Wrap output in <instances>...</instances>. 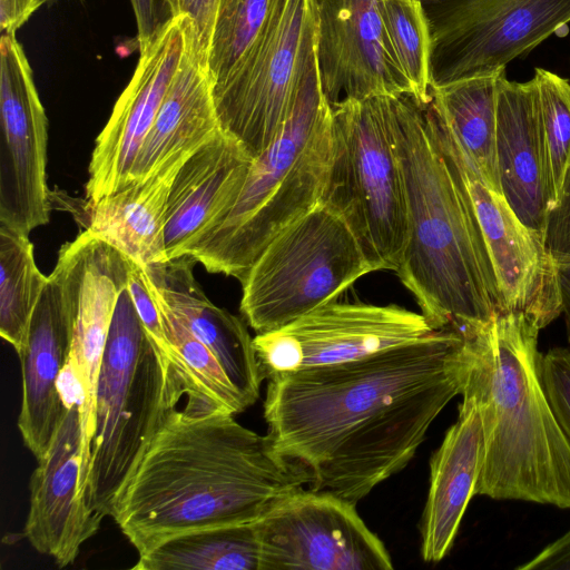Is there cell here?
Here are the masks:
<instances>
[{
	"label": "cell",
	"instance_id": "6da1fadb",
	"mask_svg": "<svg viewBox=\"0 0 570 570\" xmlns=\"http://www.w3.org/2000/svg\"><path fill=\"white\" fill-rule=\"evenodd\" d=\"M472 360V336L446 328L362 360L274 374L267 435L311 490L356 504L407 465L462 394Z\"/></svg>",
	"mask_w": 570,
	"mask_h": 570
},
{
	"label": "cell",
	"instance_id": "7a4b0ae2",
	"mask_svg": "<svg viewBox=\"0 0 570 570\" xmlns=\"http://www.w3.org/2000/svg\"><path fill=\"white\" fill-rule=\"evenodd\" d=\"M305 484L267 434L233 413L173 406L111 517L142 554L185 532L256 522Z\"/></svg>",
	"mask_w": 570,
	"mask_h": 570
},
{
	"label": "cell",
	"instance_id": "3957f363",
	"mask_svg": "<svg viewBox=\"0 0 570 570\" xmlns=\"http://www.w3.org/2000/svg\"><path fill=\"white\" fill-rule=\"evenodd\" d=\"M425 104L411 94L391 98L409 216L395 274L434 331L468 337L499 311L500 293L472 204L430 129Z\"/></svg>",
	"mask_w": 570,
	"mask_h": 570
},
{
	"label": "cell",
	"instance_id": "277c9868",
	"mask_svg": "<svg viewBox=\"0 0 570 570\" xmlns=\"http://www.w3.org/2000/svg\"><path fill=\"white\" fill-rule=\"evenodd\" d=\"M539 332L525 313L499 311L472 337L463 391L478 403L484 445L474 494L570 509V441L540 381Z\"/></svg>",
	"mask_w": 570,
	"mask_h": 570
},
{
	"label": "cell",
	"instance_id": "5b68a950",
	"mask_svg": "<svg viewBox=\"0 0 570 570\" xmlns=\"http://www.w3.org/2000/svg\"><path fill=\"white\" fill-rule=\"evenodd\" d=\"M332 154V107L315 56L284 126L253 160L234 206L187 255L209 273L242 282L274 238L322 203Z\"/></svg>",
	"mask_w": 570,
	"mask_h": 570
},
{
	"label": "cell",
	"instance_id": "8992f818",
	"mask_svg": "<svg viewBox=\"0 0 570 570\" xmlns=\"http://www.w3.org/2000/svg\"><path fill=\"white\" fill-rule=\"evenodd\" d=\"M183 392L146 332L126 287L105 345L96 394V429L85 489L102 519L134 475L168 410Z\"/></svg>",
	"mask_w": 570,
	"mask_h": 570
},
{
	"label": "cell",
	"instance_id": "52a82bcc",
	"mask_svg": "<svg viewBox=\"0 0 570 570\" xmlns=\"http://www.w3.org/2000/svg\"><path fill=\"white\" fill-rule=\"evenodd\" d=\"M391 98L332 106L333 154L322 204L345 219L375 272L395 273L409 240V216Z\"/></svg>",
	"mask_w": 570,
	"mask_h": 570
},
{
	"label": "cell",
	"instance_id": "ba28073f",
	"mask_svg": "<svg viewBox=\"0 0 570 570\" xmlns=\"http://www.w3.org/2000/svg\"><path fill=\"white\" fill-rule=\"evenodd\" d=\"M372 272L348 224L321 203L257 257L240 282V313L257 334L276 331L335 301Z\"/></svg>",
	"mask_w": 570,
	"mask_h": 570
},
{
	"label": "cell",
	"instance_id": "9c48e42d",
	"mask_svg": "<svg viewBox=\"0 0 570 570\" xmlns=\"http://www.w3.org/2000/svg\"><path fill=\"white\" fill-rule=\"evenodd\" d=\"M316 56L312 0H277L245 57L213 88L218 124L253 158H258L284 126Z\"/></svg>",
	"mask_w": 570,
	"mask_h": 570
},
{
	"label": "cell",
	"instance_id": "30bf717a",
	"mask_svg": "<svg viewBox=\"0 0 570 570\" xmlns=\"http://www.w3.org/2000/svg\"><path fill=\"white\" fill-rule=\"evenodd\" d=\"M430 87L494 75L570 22V0H421Z\"/></svg>",
	"mask_w": 570,
	"mask_h": 570
},
{
	"label": "cell",
	"instance_id": "8fae6325",
	"mask_svg": "<svg viewBox=\"0 0 570 570\" xmlns=\"http://www.w3.org/2000/svg\"><path fill=\"white\" fill-rule=\"evenodd\" d=\"M425 112L444 158L468 193L482 230L498 282L499 311L523 312L540 330L544 328L562 314L557 263L544 236L524 226L504 197L489 186L432 97Z\"/></svg>",
	"mask_w": 570,
	"mask_h": 570
},
{
	"label": "cell",
	"instance_id": "7c38bea8",
	"mask_svg": "<svg viewBox=\"0 0 570 570\" xmlns=\"http://www.w3.org/2000/svg\"><path fill=\"white\" fill-rule=\"evenodd\" d=\"M434 330L421 313L401 306L330 302L276 331L256 334L265 379L338 365L419 341Z\"/></svg>",
	"mask_w": 570,
	"mask_h": 570
},
{
	"label": "cell",
	"instance_id": "4fadbf2b",
	"mask_svg": "<svg viewBox=\"0 0 570 570\" xmlns=\"http://www.w3.org/2000/svg\"><path fill=\"white\" fill-rule=\"evenodd\" d=\"M259 570H391V557L355 510L330 491L297 490L256 521Z\"/></svg>",
	"mask_w": 570,
	"mask_h": 570
},
{
	"label": "cell",
	"instance_id": "5bb4252c",
	"mask_svg": "<svg viewBox=\"0 0 570 570\" xmlns=\"http://www.w3.org/2000/svg\"><path fill=\"white\" fill-rule=\"evenodd\" d=\"M132 262L104 239L85 229L63 244L50 278L59 288L71 331L72 355L80 368L86 405L80 413L82 452L87 468L96 429V394L105 345L118 298L128 285Z\"/></svg>",
	"mask_w": 570,
	"mask_h": 570
},
{
	"label": "cell",
	"instance_id": "9a60e30c",
	"mask_svg": "<svg viewBox=\"0 0 570 570\" xmlns=\"http://www.w3.org/2000/svg\"><path fill=\"white\" fill-rule=\"evenodd\" d=\"M48 120L14 35L0 42V224L28 234L50 216Z\"/></svg>",
	"mask_w": 570,
	"mask_h": 570
},
{
	"label": "cell",
	"instance_id": "2e32d148",
	"mask_svg": "<svg viewBox=\"0 0 570 570\" xmlns=\"http://www.w3.org/2000/svg\"><path fill=\"white\" fill-rule=\"evenodd\" d=\"M312 3L320 81L331 107L373 96H415L389 40L382 0H312Z\"/></svg>",
	"mask_w": 570,
	"mask_h": 570
},
{
	"label": "cell",
	"instance_id": "e0dca14e",
	"mask_svg": "<svg viewBox=\"0 0 570 570\" xmlns=\"http://www.w3.org/2000/svg\"><path fill=\"white\" fill-rule=\"evenodd\" d=\"M191 30L188 17H175L139 49L134 76L96 139L85 185L86 202H97L126 186L177 72Z\"/></svg>",
	"mask_w": 570,
	"mask_h": 570
},
{
	"label": "cell",
	"instance_id": "ac0fdd59",
	"mask_svg": "<svg viewBox=\"0 0 570 570\" xmlns=\"http://www.w3.org/2000/svg\"><path fill=\"white\" fill-rule=\"evenodd\" d=\"M82 435L79 407L67 410L30 482L23 535L59 568L72 563L102 518L80 498Z\"/></svg>",
	"mask_w": 570,
	"mask_h": 570
},
{
	"label": "cell",
	"instance_id": "d6986e66",
	"mask_svg": "<svg viewBox=\"0 0 570 570\" xmlns=\"http://www.w3.org/2000/svg\"><path fill=\"white\" fill-rule=\"evenodd\" d=\"M495 145L502 196L524 226L544 236L558 195L532 79L500 75Z\"/></svg>",
	"mask_w": 570,
	"mask_h": 570
},
{
	"label": "cell",
	"instance_id": "ffe728a7",
	"mask_svg": "<svg viewBox=\"0 0 570 570\" xmlns=\"http://www.w3.org/2000/svg\"><path fill=\"white\" fill-rule=\"evenodd\" d=\"M253 158L219 129L179 168L167 203L165 244L169 259L187 255L227 216Z\"/></svg>",
	"mask_w": 570,
	"mask_h": 570
},
{
	"label": "cell",
	"instance_id": "44dd1931",
	"mask_svg": "<svg viewBox=\"0 0 570 570\" xmlns=\"http://www.w3.org/2000/svg\"><path fill=\"white\" fill-rule=\"evenodd\" d=\"M190 255L155 264L142 271L180 322L216 356L248 407L259 397L265 379L244 321L216 306L194 275Z\"/></svg>",
	"mask_w": 570,
	"mask_h": 570
},
{
	"label": "cell",
	"instance_id": "7402d4cb",
	"mask_svg": "<svg viewBox=\"0 0 570 570\" xmlns=\"http://www.w3.org/2000/svg\"><path fill=\"white\" fill-rule=\"evenodd\" d=\"M458 420L430 461V488L421 522L422 558L441 561L452 548L474 497L483 460V429L475 397L462 392Z\"/></svg>",
	"mask_w": 570,
	"mask_h": 570
},
{
	"label": "cell",
	"instance_id": "603a6c76",
	"mask_svg": "<svg viewBox=\"0 0 570 570\" xmlns=\"http://www.w3.org/2000/svg\"><path fill=\"white\" fill-rule=\"evenodd\" d=\"M71 340L59 288L49 276L18 355L22 374L18 428L24 445L37 460L47 453L67 412L56 383L68 360Z\"/></svg>",
	"mask_w": 570,
	"mask_h": 570
},
{
	"label": "cell",
	"instance_id": "cb8c5ba5",
	"mask_svg": "<svg viewBox=\"0 0 570 570\" xmlns=\"http://www.w3.org/2000/svg\"><path fill=\"white\" fill-rule=\"evenodd\" d=\"M220 129L207 61L193 30L177 72L126 184L185 163Z\"/></svg>",
	"mask_w": 570,
	"mask_h": 570
},
{
	"label": "cell",
	"instance_id": "d4e9b609",
	"mask_svg": "<svg viewBox=\"0 0 570 570\" xmlns=\"http://www.w3.org/2000/svg\"><path fill=\"white\" fill-rule=\"evenodd\" d=\"M183 164L127 185L97 202H85L88 213L85 229L142 269L168 262L165 244L167 203Z\"/></svg>",
	"mask_w": 570,
	"mask_h": 570
},
{
	"label": "cell",
	"instance_id": "484cf974",
	"mask_svg": "<svg viewBox=\"0 0 570 570\" xmlns=\"http://www.w3.org/2000/svg\"><path fill=\"white\" fill-rule=\"evenodd\" d=\"M501 71L434 88L430 95L485 181L501 194L497 163V99Z\"/></svg>",
	"mask_w": 570,
	"mask_h": 570
},
{
	"label": "cell",
	"instance_id": "4316f807",
	"mask_svg": "<svg viewBox=\"0 0 570 570\" xmlns=\"http://www.w3.org/2000/svg\"><path fill=\"white\" fill-rule=\"evenodd\" d=\"M256 522L174 535L139 554L137 570H259Z\"/></svg>",
	"mask_w": 570,
	"mask_h": 570
},
{
	"label": "cell",
	"instance_id": "83f0119b",
	"mask_svg": "<svg viewBox=\"0 0 570 570\" xmlns=\"http://www.w3.org/2000/svg\"><path fill=\"white\" fill-rule=\"evenodd\" d=\"M48 281L36 264L28 234L0 224V334L17 355Z\"/></svg>",
	"mask_w": 570,
	"mask_h": 570
},
{
	"label": "cell",
	"instance_id": "f1b7e54d",
	"mask_svg": "<svg viewBox=\"0 0 570 570\" xmlns=\"http://www.w3.org/2000/svg\"><path fill=\"white\" fill-rule=\"evenodd\" d=\"M142 277L159 309L167 340L181 358L198 394L210 405L234 415L245 411L247 403L216 356L171 312L144 271Z\"/></svg>",
	"mask_w": 570,
	"mask_h": 570
},
{
	"label": "cell",
	"instance_id": "f546056e",
	"mask_svg": "<svg viewBox=\"0 0 570 570\" xmlns=\"http://www.w3.org/2000/svg\"><path fill=\"white\" fill-rule=\"evenodd\" d=\"M277 0H218L207 70L213 88L235 70L265 28Z\"/></svg>",
	"mask_w": 570,
	"mask_h": 570
},
{
	"label": "cell",
	"instance_id": "4dcf8cb0",
	"mask_svg": "<svg viewBox=\"0 0 570 570\" xmlns=\"http://www.w3.org/2000/svg\"><path fill=\"white\" fill-rule=\"evenodd\" d=\"M385 30L415 96L430 100V36L421 0H382Z\"/></svg>",
	"mask_w": 570,
	"mask_h": 570
},
{
	"label": "cell",
	"instance_id": "1f68e13d",
	"mask_svg": "<svg viewBox=\"0 0 570 570\" xmlns=\"http://www.w3.org/2000/svg\"><path fill=\"white\" fill-rule=\"evenodd\" d=\"M532 80L537 90L553 181L559 195L570 166V82L542 68L535 69Z\"/></svg>",
	"mask_w": 570,
	"mask_h": 570
},
{
	"label": "cell",
	"instance_id": "d6a6232c",
	"mask_svg": "<svg viewBox=\"0 0 570 570\" xmlns=\"http://www.w3.org/2000/svg\"><path fill=\"white\" fill-rule=\"evenodd\" d=\"M538 367L552 412L570 441V348L553 347L540 353Z\"/></svg>",
	"mask_w": 570,
	"mask_h": 570
},
{
	"label": "cell",
	"instance_id": "836d02e7",
	"mask_svg": "<svg viewBox=\"0 0 570 570\" xmlns=\"http://www.w3.org/2000/svg\"><path fill=\"white\" fill-rule=\"evenodd\" d=\"M547 248L556 262L570 259V166L544 229Z\"/></svg>",
	"mask_w": 570,
	"mask_h": 570
},
{
	"label": "cell",
	"instance_id": "e575fe53",
	"mask_svg": "<svg viewBox=\"0 0 570 570\" xmlns=\"http://www.w3.org/2000/svg\"><path fill=\"white\" fill-rule=\"evenodd\" d=\"M218 0H170L173 17L186 16L193 23L194 45L206 58Z\"/></svg>",
	"mask_w": 570,
	"mask_h": 570
},
{
	"label": "cell",
	"instance_id": "d590c367",
	"mask_svg": "<svg viewBox=\"0 0 570 570\" xmlns=\"http://www.w3.org/2000/svg\"><path fill=\"white\" fill-rule=\"evenodd\" d=\"M139 49L146 47L174 18L170 0H130Z\"/></svg>",
	"mask_w": 570,
	"mask_h": 570
},
{
	"label": "cell",
	"instance_id": "8d00e7d4",
	"mask_svg": "<svg viewBox=\"0 0 570 570\" xmlns=\"http://www.w3.org/2000/svg\"><path fill=\"white\" fill-rule=\"evenodd\" d=\"M56 386L67 410L77 406L80 413L83 411L87 401L85 383L78 362L70 354L58 374Z\"/></svg>",
	"mask_w": 570,
	"mask_h": 570
},
{
	"label": "cell",
	"instance_id": "74e56055",
	"mask_svg": "<svg viewBox=\"0 0 570 570\" xmlns=\"http://www.w3.org/2000/svg\"><path fill=\"white\" fill-rule=\"evenodd\" d=\"M518 570H570V530Z\"/></svg>",
	"mask_w": 570,
	"mask_h": 570
},
{
	"label": "cell",
	"instance_id": "f35d334b",
	"mask_svg": "<svg viewBox=\"0 0 570 570\" xmlns=\"http://www.w3.org/2000/svg\"><path fill=\"white\" fill-rule=\"evenodd\" d=\"M40 6V0H0L2 35H14Z\"/></svg>",
	"mask_w": 570,
	"mask_h": 570
},
{
	"label": "cell",
	"instance_id": "ab89813d",
	"mask_svg": "<svg viewBox=\"0 0 570 570\" xmlns=\"http://www.w3.org/2000/svg\"><path fill=\"white\" fill-rule=\"evenodd\" d=\"M556 263L562 315L564 317L567 335L570 341V259L559 261Z\"/></svg>",
	"mask_w": 570,
	"mask_h": 570
},
{
	"label": "cell",
	"instance_id": "60d3db41",
	"mask_svg": "<svg viewBox=\"0 0 570 570\" xmlns=\"http://www.w3.org/2000/svg\"><path fill=\"white\" fill-rule=\"evenodd\" d=\"M40 1L43 4V3H47V2H50V1H53V0H40Z\"/></svg>",
	"mask_w": 570,
	"mask_h": 570
}]
</instances>
